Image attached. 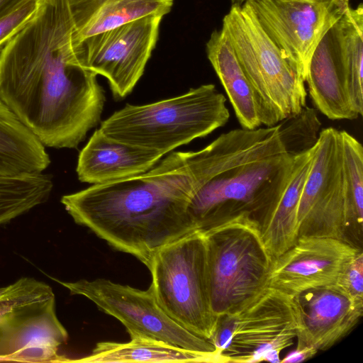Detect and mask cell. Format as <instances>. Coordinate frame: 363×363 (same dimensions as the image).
Wrapping results in <instances>:
<instances>
[{"instance_id": "obj_1", "label": "cell", "mask_w": 363, "mask_h": 363, "mask_svg": "<svg viewBox=\"0 0 363 363\" xmlns=\"http://www.w3.org/2000/svg\"><path fill=\"white\" fill-rule=\"evenodd\" d=\"M96 76L68 0H47L0 53V100L45 147L77 148L101 120Z\"/></svg>"}, {"instance_id": "obj_2", "label": "cell", "mask_w": 363, "mask_h": 363, "mask_svg": "<svg viewBox=\"0 0 363 363\" xmlns=\"http://www.w3.org/2000/svg\"><path fill=\"white\" fill-rule=\"evenodd\" d=\"M204 169V151L173 152L147 171L93 184L62 197L74 221L147 267L165 245L196 231L189 199Z\"/></svg>"}, {"instance_id": "obj_3", "label": "cell", "mask_w": 363, "mask_h": 363, "mask_svg": "<svg viewBox=\"0 0 363 363\" xmlns=\"http://www.w3.org/2000/svg\"><path fill=\"white\" fill-rule=\"evenodd\" d=\"M226 99L213 84L143 105L126 104L100 125L106 136L163 155L225 125Z\"/></svg>"}, {"instance_id": "obj_4", "label": "cell", "mask_w": 363, "mask_h": 363, "mask_svg": "<svg viewBox=\"0 0 363 363\" xmlns=\"http://www.w3.org/2000/svg\"><path fill=\"white\" fill-rule=\"evenodd\" d=\"M212 308L235 312L267 286L272 258L250 213L225 220L204 233Z\"/></svg>"}, {"instance_id": "obj_5", "label": "cell", "mask_w": 363, "mask_h": 363, "mask_svg": "<svg viewBox=\"0 0 363 363\" xmlns=\"http://www.w3.org/2000/svg\"><path fill=\"white\" fill-rule=\"evenodd\" d=\"M147 268L160 308L189 332L211 341L216 324L204 234L195 231L161 248Z\"/></svg>"}, {"instance_id": "obj_6", "label": "cell", "mask_w": 363, "mask_h": 363, "mask_svg": "<svg viewBox=\"0 0 363 363\" xmlns=\"http://www.w3.org/2000/svg\"><path fill=\"white\" fill-rule=\"evenodd\" d=\"M300 330L294 297L267 286L235 312L217 316L211 342L225 363L280 362Z\"/></svg>"}, {"instance_id": "obj_7", "label": "cell", "mask_w": 363, "mask_h": 363, "mask_svg": "<svg viewBox=\"0 0 363 363\" xmlns=\"http://www.w3.org/2000/svg\"><path fill=\"white\" fill-rule=\"evenodd\" d=\"M67 339L50 286L22 277L0 287V361L66 362L58 350Z\"/></svg>"}, {"instance_id": "obj_8", "label": "cell", "mask_w": 363, "mask_h": 363, "mask_svg": "<svg viewBox=\"0 0 363 363\" xmlns=\"http://www.w3.org/2000/svg\"><path fill=\"white\" fill-rule=\"evenodd\" d=\"M222 30L250 81L280 122L299 113L306 106V82L250 8L245 3L232 5Z\"/></svg>"}, {"instance_id": "obj_9", "label": "cell", "mask_w": 363, "mask_h": 363, "mask_svg": "<svg viewBox=\"0 0 363 363\" xmlns=\"http://www.w3.org/2000/svg\"><path fill=\"white\" fill-rule=\"evenodd\" d=\"M56 281L72 295L86 297L101 311L118 319L130 339L151 338L191 351L220 354L210 340L189 332L172 320L157 303L151 286L140 290L100 278Z\"/></svg>"}, {"instance_id": "obj_10", "label": "cell", "mask_w": 363, "mask_h": 363, "mask_svg": "<svg viewBox=\"0 0 363 363\" xmlns=\"http://www.w3.org/2000/svg\"><path fill=\"white\" fill-rule=\"evenodd\" d=\"M262 28L306 80L311 57L350 0H246Z\"/></svg>"}, {"instance_id": "obj_11", "label": "cell", "mask_w": 363, "mask_h": 363, "mask_svg": "<svg viewBox=\"0 0 363 363\" xmlns=\"http://www.w3.org/2000/svg\"><path fill=\"white\" fill-rule=\"evenodd\" d=\"M299 236L345 240V186L340 130L320 131L297 211Z\"/></svg>"}, {"instance_id": "obj_12", "label": "cell", "mask_w": 363, "mask_h": 363, "mask_svg": "<svg viewBox=\"0 0 363 363\" xmlns=\"http://www.w3.org/2000/svg\"><path fill=\"white\" fill-rule=\"evenodd\" d=\"M162 18L147 16L83 40L86 67L107 79L116 99L128 95L143 74Z\"/></svg>"}, {"instance_id": "obj_13", "label": "cell", "mask_w": 363, "mask_h": 363, "mask_svg": "<svg viewBox=\"0 0 363 363\" xmlns=\"http://www.w3.org/2000/svg\"><path fill=\"white\" fill-rule=\"evenodd\" d=\"M361 250L335 238L299 236L272 259L267 284L294 297L307 289L335 284Z\"/></svg>"}, {"instance_id": "obj_14", "label": "cell", "mask_w": 363, "mask_h": 363, "mask_svg": "<svg viewBox=\"0 0 363 363\" xmlns=\"http://www.w3.org/2000/svg\"><path fill=\"white\" fill-rule=\"evenodd\" d=\"M294 298L301 322L296 345L318 351H325L345 338L363 315V305L335 284L307 289Z\"/></svg>"}, {"instance_id": "obj_15", "label": "cell", "mask_w": 363, "mask_h": 363, "mask_svg": "<svg viewBox=\"0 0 363 363\" xmlns=\"http://www.w3.org/2000/svg\"><path fill=\"white\" fill-rule=\"evenodd\" d=\"M206 50L242 128L254 130L280 122L250 81L222 28L212 32Z\"/></svg>"}, {"instance_id": "obj_16", "label": "cell", "mask_w": 363, "mask_h": 363, "mask_svg": "<svg viewBox=\"0 0 363 363\" xmlns=\"http://www.w3.org/2000/svg\"><path fill=\"white\" fill-rule=\"evenodd\" d=\"M164 155L112 139L96 130L80 151L76 172L82 182L100 184L142 174Z\"/></svg>"}, {"instance_id": "obj_17", "label": "cell", "mask_w": 363, "mask_h": 363, "mask_svg": "<svg viewBox=\"0 0 363 363\" xmlns=\"http://www.w3.org/2000/svg\"><path fill=\"white\" fill-rule=\"evenodd\" d=\"M305 82L315 108L329 119L354 120L359 116L347 92L335 24L314 50Z\"/></svg>"}, {"instance_id": "obj_18", "label": "cell", "mask_w": 363, "mask_h": 363, "mask_svg": "<svg viewBox=\"0 0 363 363\" xmlns=\"http://www.w3.org/2000/svg\"><path fill=\"white\" fill-rule=\"evenodd\" d=\"M313 153V147L294 156L284 190L257 222L272 259L291 247L298 238V206L311 167Z\"/></svg>"}, {"instance_id": "obj_19", "label": "cell", "mask_w": 363, "mask_h": 363, "mask_svg": "<svg viewBox=\"0 0 363 363\" xmlns=\"http://www.w3.org/2000/svg\"><path fill=\"white\" fill-rule=\"evenodd\" d=\"M80 41L128 22L152 15L164 16L174 0H68Z\"/></svg>"}, {"instance_id": "obj_20", "label": "cell", "mask_w": 363, "mask_h": 363, "mask_svg": "<svg viewBox=\"0 0 363 363\" xmlns=\"http://www.w3.org/2000/svg\"><path fill=\"white\" fill-rule=\"evenodd\" d=\"M67 362H197L225 363L218 353H203L151 338H133L126 343L100 342L88 356Z\"/></svg>"}, {"instance_id": "obj_21", "label": "cell", "mask_w": 363, "mask_h": 363, "mask_svg": "<svg viewBox=\"0 0 363 363\" xmlns=\"http://www.w3.org/2000/svg\"><path fill=\"white\" fill-rule=\"evenodd\" d=\"M345 186V234L351 245L363 244V147L345 130H340Z\"/></svg>"}, {"instance_id": "obj_22", "label": "cell", "mask_w": 363, "mask_h": 363, "mask_svg": "<svg viewBox=\"0 0 363 363\" xmlns=\"http://www.w3.org/2000/svg\"><path fill=\"white\" fill-rule=\"evenodd\" d=\"M346 89L354 111L363 114V6H351L335 23Z\"/></svg>"}, {"instance_id": "obj_23", "label": "cell", "mask_w": 363, "mask_h": 363, "mask_svg": "<svg viewBox=\"0 0 363 363\" xmlns=\"http://www.w3.org/2000/svg\"><path fill=\"white\" fill-rule=\"evenodd\" d=\"M52 187L51 177L43 172L0 176V225L46 202Z\"/></svg>"}, {"instance_id": "obj_24", "label": "cell", "mask_w": 363, "mask_h": 363, "mask_svg": "<svg viewBox=\"0 0 363 363\" xmlns=\"http://www.w3.org/2000/svg\"><path fill=\"white\" fill-rule=\"evenodd\" d=\"M278 124L281 142L291 157L311 150L318 140L321 123L315 109L307 106Z\"/></svg>"}, {"instance_id": "obj_25", "label": "cell", "mask_w": 363, "mask_h": 363, "mask_svg": "<svg viewBox=\"0 0 363 363\" xmlns=\"http://www.w3.org/2000/svg\"><path fill=\"white\" fill-rule=\"evenodd\" d=\"M38 9L35 0H23L0 17V53L11 39L33 18Z\"/></svg>"}, {"instance_id": "obj_26", "label": "cell", "mask_w": 363, "mask_h": 363, "mask_svg": "<svg viewBox=\"0 0 363 363\" xmlns=\"http://www.w3.org/2000/svg\"><path fill=\"white\" fill-rule=\"evenodd\" d=\"M353 301L363 305V252L359 250L335 283Z\"/></svg>"}, {"instance_id": "obj_27", "label": "cell", "mask_w": 363, "mask_h": 363, "mask_svg": "<svg viewBox=\"0 0 363 363\" xmlns=\"http://www.w3.org/2000/svg\"><path fill=\"white\" fill-rule=\"evenodd\" d=\"M318 352V351L312 346L296 345V348L289 352L280 362H301L313 357Z\"/></svg>"}, {"instance_id": "obj_28", "label": "cell", "mask_w": 363, "mask_h": 363, "mask_svg": "<svg viewBox=\"0 0 363 363\" xmlns=\"http://www.w3.org/2000/svg\"><path fill=\"white\" fill-rule=\"evenodd\" d=\"M23 0H0V17L12 11Z\"/></svg>"}, {"instance_id": "obj_29", "label": "cell", "mask_w": 363, "mask_h": 363, "mask_svg": "<svg viewBox=\"0 0 363 363\" xmlns=\"http://www.w3.org/2000/svg\"><path fill=\"white\" fill-rule=\"evenodd\" d=\"M35 1L38 4V5H40V4H43V3H45L47 0H35Z\"/></svg>"}]
</instances>
